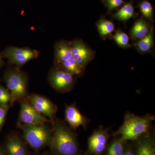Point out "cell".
<instances>
[{
    "label": "cell",
    "mask_w": 155,
    "mask_h": 155,
    "mask_svg": "<svg viewBox=\"0 0 155 155\" xmlns=\"http://www.w3.org/2000/svg\"><path fill=\"white\" fill-rule=\"evenodd\" d=\"M65 119L74 130L81 126L86 128L88 120L83 116L75 105H66L65 111Z\"/></svg>",
    "instance_id": "11"
},
{
    "label": "cell",
    "mask_w": 155,
    "mask_h": 155,
    "mask_svg": "<svg viewBox=\"0 0 155 155\" xmlns=\"http://www.w3.org/2000/svg\"><path fill=\"white\" fill-rule=\"evenodd\" d=\"M136 7L133 5V0L125 2L117 12L110 14L111 19H116L119 22L126 23L127 20L138 17V13L135 11Z\"/></svg>",
    "instance_id": "14"
},
{
    "label": "cell",
    "mask_w": 155,
    "mask_h": 155,
    "mask_svg": "<svg viewBox=\"0 0 155 155\" xmlns=\"http://www.w3.org/2000/svg\"><path fill=\"white\" fill-rule=\"evenodd\" d=\"M147 134L142 135L136 140V155H155L153 139Z\"/></svg>",
    "instance_id": "13"
},
{
    "label": "cell",
    "mask_w": 155,
    "mask_h": 155,
    "mask_svg": "<svg viewBox=\"0 0 155 155\" xmlns=\"http://www.w3.org/2000/svg\"><path fill=\"white\" fill-rule=\"evenodd\" d=\"M129 36L120 28L115 30L110 39H113L119 47L123 49L129 48L131 45L129 43Z\"/></svg>",
    "instance_id": "21"
},
{
    "label": "cell",
    "mask_w": 155,
    "mask_h": 155,
    "mask_svg": "<svg viewBox=\"0 0 155 155\" xmlns=\"http://www.w3.org/2000/svg\"><path fill=\"white\" fill-rule=\"evenodd\" d=\"M19 125V127L23 131L24 139L31 148L38 150L49 145L54 129L51 130L45 124Z\"/></svg>",
    "instance_id": "3"
},
{
    "label": "cell",
    "mask_w": 155,
    "mask_h": 155,
    "mask_svg": "<svg viewBox=\"0 0 155 155\" xmlns=\"http://www.w3.org/2000/svg\"><path fill=\"white\" fill-rule=\"evenodd\" d=\"M29 104L42 115L49 118L52 122L57 111V107L49 100L39 95L33 94L28 98Z\"/></svg>",
    "instance_id": "9"
},
{
    "label": "cell",
    "mask_w": 155,
    "mask_h": 155,
    "mask_svg": "<svg viewBox=\"0 0 155 155\" xmlns=\"http://www.w3.org/2000/svg\"><path fill=\"white\" fill-rule=\"evenodd\" d=\"M2 59L0 57V68L2 67Z\"/></svg>",
    "instance_id": "28"
},
{
    "label": "cell",
    "mask_w": 155,
    "mask_h": 155,
    "mask_svg": "<svg viewBox=\"0 0 155 155\" xmlns=\"http://www.w3.org/2000/svg\"><path fill=\"white\" fill-rule=\"evenodd\" d=\"M96 26L100 37L104 40L110 38L115 30L113 21L108 20L103 15L96 22Z\"/></svg>",
    "instance_id": "18"
},
{
    "label": "cell",
    "mask_w": 155,
    "mask_h": 155,
    "mask_svg": "<svg viewBox=\"0 0 155 155\" xmlns=\"http://www.w3.org/2000/svg\"><path fill=\"white\" fill-rule=\"evenodd\" d=\"M154 35L153 25L146 36L134 42V46L140 54H143L151 51L154 46Z\"/></svg>",
    "instance_id": "15"
},
{
    "label": "cell",
    "mask_w": 155,
    "mask_h": 155,
    "mask_svg": "<svg viewBox=\"0 0 155 155\" xmlns=\"http://www.w3.org/2000/svg\"><path fill=\"white\" fill-rule=\"evenodd\" d=\"M57 65L66 69L73 75H80L84 72V67H81L73 59L61 62Z\"/></svg>",
    "instance_id": "20"
},
{
    "label": "cell",
    "mask_w": 155,
    "mask_h": 155,
    "mask_svg": "<svg viewBox=\"0 0 155 155\" xmlns=\"http://www.w3.org/2000/svg\"><path fill=\"white\" fill-rule=\"evenodd\" d=\"M4 55L11 64L21 67L28 61L38 58L39 53L36 50L28 48L11 47L4 51Z\"/></svg>",
    "instance_id": "6"
},
{
    "label": "cell",
    "mask_w": 155,
    "mask_h": 155,
    "mask_svg": "<svg viewBox=\"0 0 155 155\" xmlns=\"http://www.w3.org/2000/svg\"><path fill=\"white\" fill-rule=\"evenodd\" d=\"M6 85L11 96V104L23 99L27 94V77L19 70L9 71L5 76Z\"/></svg>",
    "instance_id": "4"
},
{
    "label": "cell",
    "mask_w": 155,
    "mask_h": 155,
    "mask_svg": "<svg viewBox=\"0 0 155 155\" xmlns=\"http://www.w3.org/2000/svg\"><path fill=\"white\" fill-rule=\"evenodd\" d=\"M49 146L58 155H77L78 153V143L75 134L61 122L55 124Z\"/></svg>",
    "instance_id": "2"
},
{
    "label": "cell",
    "mask_w": 155,
    "mask_h": 155,
    "mask_svg": "<svg viewBox=\"0 0 155 155\" xmlns=\"http://www.w3.org/2000/svg\"><path fill=\"white\" fill-rule=\"evenodd\" d=\"M8 110V106L4 107V106H0V132L5 122Z\"/></svg>",
    "instance_id": "25"
},
{
    "label": "cell",
    "mask_w": 155,
    "mask_h": 155,
    "mask_svg": "<svg viewBox=\"0 0 155 155\" xmlns=\"http://www.w3.org/2000/svg\"><path fill=\"white\" fill-rule=\"evenodd\" d=\"M8 155H27V151L23 142L17 137L8 139L5 143Z\"/></svg>",
    "instance_id": "16"
},
{
    "label": "cell",
    "mask_w": 155,
    "mask_h": 155,
    "mask_svg": "<svg viewBox=\"0 0 155 155\" xmlns=\"http://www.w3.org/2000/svg\"><path fill=\"white\" fill-rule=\"evenodd\" d=\"M70 43L72 58L80 66L85 68L94 58L95 52L82 40L77 39Z\"/></svg>",
    "instance_id": "7"
},
{
    "label": "cell",
    "mask_w": 155,
    "mask_h": 155,
    "mask_svg": "<svg viewBox=\"0 0 155 155\" xmlns=\"http://www.w3.org/2000/svg\"><path fill=\"white\" fill-rule=\"evenodd\" d=\"M11 96L8 90L0 85V106L7 107L11 104Z\"/></svg>",
    "instance_id": "24"
},
{
    "label": "cell",
    "mask_w": 155,
    "mask_h": 155,
    "mask_svg": "<svg viewBox=\"0 0 155 155\" xmlns=\"http://www.w3.org/2000/svg\"><path fill=\"white\" fill-rule=\"evenodd\" d=\"M0 155H7L5 152L0 147Z\"/></svg>",
    "instance_id": "27"
},
{
    "label": "cell",
    "mask_w": 155,
    "mask_h": 155,
    "mask_svg": "<svg viewBox=\"0 0 155 155\" xmlns=\"http://www.w3.org/2000/svg\"><path fill=\"white\" fill-rule=\"evenodd\" d=\"M19 122V124L36 125H43L51 121L40 114L29 103L23 101L21 104Z\"/></svg>",
    "instance_id": "8"
},
{
    "label": "cell",
    "mask_w": 155,
    "mask_h": 155,
    "mask_svg": "<svg viewBox=\"0 0 155 155\" xmlns=\"http://www.w3.org/2000/svg\"><path fill=\"white\" fill-rule=\"evenodd\" d=\"M137 7L139 9L141 17L153 24L154 9L151 4L148 0H141L139 2Z\"/></svg>",
    "instance_id": "19"
},
{
    "label": "cell",
    "mask_w": 155,
    "mask_h": 155,
    "mask_svg": "<svg viewBox=\"0 0 155 155\" xmlns=\"http://www.w3.org/2000/svg\"><path fill=\"white\" fill-rule=\"evenodd\" d=\"M101 2L107 9L106 15H110L115 10H118L125 3L123 0H102Z\"/></svg>",
    "instance_id": "23"
},
{
    "label": "cell",
    "mask_w": 155,
    "mask_h": 155,
    "mask_svg": "<svg viewBox=\"0 0 155 155\" xmlns=\"http://www.w3.org/2000/svg\"><path fill=\"white\" fill-rule=\"evenodd\" d=\"M154 119V116L149 114L139 116L127 113L125 114L123 124L114 133V135L121 136V138L125 141L136 140L142 135L148 133L152 122Z\"/></svg>",
    "instance_id": "1"
},
{
    "label": "cell",
    "mask_w": 155,
    "mask_h": 155,
    "mask_svg": "<svg viewBox=\"0 0 155 155\" xmlns=\"http://www.w3.org/2000/svg\"><path fill=\"white\" fill-rule=\"evenodd\" d=\"M153 26V23L141 17L137 19L129 32L131 40L134 42L143 38L148 34Z\"/></svg>",
    "instance_id": "12"
},
{
    "label": "cell",
    "mask_w": 155,
    "mask_h": 155,
    "mask_svg": "<svg viewBox=\"0 0 155 155\" xmlns=\"http://www.w3.org/2000/svg\"><path fill=\"white\" fill-rule=\"evenodd\" d=\"M123 155H135V154L132 149L129 147H127V150H125Z\"/></svg>",
    "instance_id": "26"
},
{
    "label": "cell",
    "mask_w": 155,
    "mask_h": 155,
    "mask_svg": "<svg viewBox=\"0 0 155 155\" xmlns=\"http://www.w3.org/2000/svg\"><path fill=\"white\" fill-rule=\"evenodd\" d=\"M49 79L53 88L62 93L70 91L75 83L74 75L58 65L50 73Z\"/></svg>",
    "instance_id": "5"
},
{
    "label": "cell",
    "mask_w": 155,
    "mask_h": 155,
    "mask_svg": "<svg viewBox=\"0 0 155 155\" xmlns=\"http://www.w3.org/2000/svg\"><path fill=\"white\" fill-rule=\"evenodd\" d=\"M125 141L122 138L115 140L108 147L107 155H123Z\"/></svg>",
    "instance_id": "22"
},
{
    "label": "cell",
    "mask_w": 155,
    "mask_h": 155,
    "mask_svg": "<svg viewBox=\"0 0 155 155\" xmlns=\"http://www.w3.org/2000/svg\"><path fill=\"white\" fill-rule=\"evenodd\" d=\"M109 134L106 129L100 128L95 130L88 139V148L90 152L99 155L104 152L107 147Z\"/></svg>",
    "instance_id": "10"
},
{
    "label": "cell",
    "mask_w": 155,
    "mask_h": 155,
    "mask_svg": "<svg viewBox=\"0 0 155 155\" xmlns=\"http://www.w3.org/2000/svg\"><path fill=\"white\" fill-rule=\"evenodd\" d=\"M55 57L57 64L72 58L70 43L64 41L57 43L55 48Z\"/></svg>",
    "instance_id": "17"
}]
</instances>
